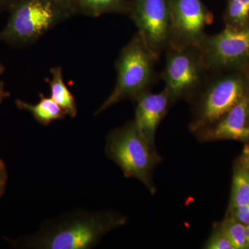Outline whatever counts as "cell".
<instances>
[{"instance_id": "obj_5", "label": "cell", "mask_w": 249, "mask_h": 249, "mask_svg": "<svg viewBox=\"0 0 249 249\" xmlns=\"http://www.w3.org/2000/svg\"><path fill=\"white\" fill-rule=\"evenodd\" d=\"M0 41L11 45L31 43L58 24L68 14L49 0H14Z\"/></svg>"}, {"instance_id": "obj_10", "label": "cell", "mask_w": 249, "mask_h": 249, "mask_svg": "<svg viewBox=\"0 0 249 249\" xmlns=\"http://www.w3.org/2000/svg\"><path fill=\"white\" fill-rule=\"evenodd\" d=\"M249 90L227 114L196 134L201 142L235 140L249 142Z\"/></svg>"}, {"instance_id": "obj_20", "label": "cell", "mask_w": 249, "mask_h": 249, "mask_svg": "<svg viewBox=\"0 0 249 249\" xmlns=\"http://www.w3.org/2000/svg\"><path fill=\"white\" fill-rule=\"evenodd\" d=\"M8 180V173L6 164L0 159V198L4 194L6 191V183Z\"/></svg>"}, {"instance_id": "obj_11", "label": "cell", "mask_w": 249, "mask_h": 249, "mask_svg": "<svg viewBox=\"0 0 249 249\" xmlns=\"http://www.w3.org/2000/svg\"><path fill=\"white\" fill-rule=\"evenodd\" d=\"M136 101L134 124L147 142L156 146L157 128L173 103L164 89L157 93L147 91Z\"/></svg>"}, {"instance_id": "obj_6", "label": "cell", "mask_w": 249, "mask_h": 249, "mask_svg": "<svg viewBox=\"0 0 249 249\" xmlns=\"http://www.w3.org/2000/svg\"><path fill=\"white\" fill-rule=\"evenodd\" d=\"M162 78L164 90L173 104L178 100L190 101L204 85L209 72L200 50L196 46L170 47Z\"/></svg>"}, {"instance_id": "obj_25", "label": "cell", "mask_w": 249, "mask_h": 249, "mask_svg": "<svg viewBox=\"0 0 249 249\" xmlns=\"http://www.w3.org/2000/svg\"><path fill=\"white\" fill-rule=\"evenodd\" d=\"M246 237H247V249H249V224L246 228Z\"/></svg>"}, {"instance_id": "obj_18", "label": "cell", "mask_w": 249, "mask_h": 249, "mask_svg": "<svg viewBox=\"0 0 249 249\" xmlns=\"http://www.w3.org/2000/svg\"><path fill=\"white\" fill-rule=\"evenodd\" d=\"M203 248L205 249H234L225 232L221 227L220 223H216L212 232L205 242Z\"/></svg>"}, {"instance_id": "obj_17", "label": "cell", "mask_w": 249, "mask_h": 249, "mask_svg": "<svg viewBox=\"0 0 249 249\" xmlns=\"http://www.w3.org/2000/svg\"><path fill=\"white\" fill-rule=\"evenodd\" d=\"M219 223L231 243L233 246L234 249H247L246 237L247 226L227 215Z\"/></svg>"}, {"instance_id": "obj_4", "label": "cell", "mask_w": 249, "mask_h": 249, "mask_svg": "<svg viewBox=\"0 0 249 249\" xmlns=\"http://www.w3.org/2000/svg\"><path fill=\"white\" fill-rule=\"evenodd\" d=\"M157 60L137 33L121 51L116 63L117 78L115 87L95 115L123 100L136 101L144 93L150 91L155 81Z\"/></svg>"}, {"instance_id": "obj_27", "label": "cell", "mask_w": 249, "mask_h": 249, "mask_svg": "<svg viewBox=\"0 0 249 249\" xmlns=\"http://www.w3.org/2000/svg\"><path fill=\"white\" fill-rule=\"evenodd\" d=\"M248 122L249 124V115H248Z\"/></svg>"}, {"instance_id": "obj_7", "label": "cell", "mask_w": 249, "mask_h": 249, "mask_svg": "<svg viewBox=\"0 0 249 249\" xmlns=\"http://www.w3.org/2000/svg\"><path fill=\"white\" fill-rule=\"evenodd\" d=\"M209 72L249 65V22L225 25L221 32L205 36L197 46Z\"/></svg>"}, {"instance_id": "obj_1", "label": "cell", "mask_w": 249, "mask_h": 249, "mask_svg": "<svg viewBox=\"0 0 249 249\" xmlns=\"http://www.w3.org/2000/svg\"><path fill=\"white\" fill-rule=\"evenodd\" d=\"M126 222L127 218L116 211L76 210L47 221L36 234L22 241V245L38 249H91Z\"/></svg>"}, {"instance_id": "obj_3", "label": "cell", "mask_w": 249, "mask_h": 249, "mask_svg": "<svg viewBox=\"0 0 249 249\" xmlns=\"http://www.w3.org/2000/svg\"><path fill=\"white\" fill-rule=\"evenodd\" d=\"M106 153L119 165L125 178H137L152 195L155 194L157 188L152 177L156 167L161 163V157L134 121L111 131L107 138Z\"/></svg>"}, {"instance_id": "obj_24", "label": "cell", "mask_w": 249, "mask_h": 249, "mask_svg": "<svg viewBox=\"0 0 249 249\" xmlns=\"http://www.w3.org/2000/svg\"><path fill=\"white\" fill-rule=\"evenodd\" d=\"M14 0H0V11L9 9L14 3Z\"/></svg>"}, {"instance_id": "obj_21", "label": "cell", "mask_w": 249, "mask_h": 249, "mask_svg": "<svg viewBox=\"0 0 249 249\" xmlns=\"http://www.w3.org/2000/svg\"><path fill=\"white\" fill-rule=\"evenodd\" d=\"M54 4H56L58 7L63 10L67 14H70L74 7V1L73 0H49Z\"/></svg>"}, {"instance_id": "obj_12", "label": "cell", "mask_w": 249, "mask_h": 249, "mask_svg": "<svg viewBox=\"0 0 249 249\" xmlns=\"http://www.w3.org/2000/svg\"><path fill=\"white\" fill-rule=\"evenodd\" d=\"M40 100L37 104L32 105L21 100H16V104L18 109L29 111L39 124L44 126L51 123L61 120L67 115L65 111L51 97H46L40 93Z\"/></svg>"}, {"instance_id": "obj_13", "label": "cell", "mask_w": 249, "mask_h": 249, "mask_svg": "<svg viewBox=\"0 0 249 249\" xmlns=\"http://www.w3.org/2000/svg\"><path fill=\"white\" fill-rule=\"evenodd\" d=\"M50 71L52 77L48 80V83L50 86L51 98L65 111L67 115L76 117L78 113L76 101L64 82L62 67H53Z\"/></svg>"}, {"instance_id": "obj_16", "label": "cell", "mask_w": 249, "mask_h": 249, "mask_svg": "<svg viewBox=\"0 0 249 249\" xmlns=\"http://www.w3.org/2000/svg\"><path fill=\"white\" fill-rule=\"evenodd\" d=\"M224 25L242 27L249 22V0H227Z\"/></svg>"}, {"instance_id": "obj_8", "label": "cell", "mask_w": 249, "mask_h": 249, "mask_svg": "<svg viewBox=\"0 0 249 249\" xmlns=\"http://www.w3.org/2000/svg\"><path fill=\"white\" fill-rule=\"evenodd\" d=\"M129 14L145 45L158 59L171 43L170 0H133Z\"/></svg>"}, {"instance_id": "obj_22", "label": "cell", "mask_w": 249, "mask_h": 249, "mask_svg": "<svg viewBox=\"0 0 249 249\" xmlns=\"http://www.w3.org/2000/svg\"><path fill=\"white\" fill-rule=\"evenodd\" d=\"M237 160L249 170V142H246L245 147L242 150L240 157L237 159Z\"/></svg>"}, {"instance_id": "obj_14", "label": "cell", "mask_w": 249, "mask_h": 249, "mask_svg": "<svg viewBox=\"0 0 249 249\" xmlns=\"http://www.w3.org/2000/svg\"><path fill=\"white\" fill-rule=\"evenodd\" d=\"M80 11L88 16L98 17L101 15L116 13L129 14L130 4L125 0H73Z\"/></svg>"}, {"instance_id": "obj_19", "label": "cell", "mask_w": 249, "mask_h": 249, "mask_svg": "<svg viewBox=\"0 0 249 249\" xmlns=\"http://www.w3.org/2000/svg\"><path fill=\"white\" fill-rule=\"evenodd\" d=\"M226 215L230 216L236 220L242 223L245 225L249 224V204L242 205L232 208L231 209L227 210Z\"/></svg>"}, {"instance_id": "obj_15", "label": "cell", "mask_w": 249, "mask_h": 249, "mask_svg": "<svg viewBox=\"0 0 249 249\" xmlns=\"http://www.w3.org/2000/svg\"><path fill=\"white\" fill-rule=\"evenodd\" d=\"M249 204V170L236 160L232 173L231 192L228 209Z\"/></svg>"}, {"instance_id": "obj_9", "label": "cell", "mask_w": 249, "mask_h": 249, "mask_svg": "<svg viewBox=\"0 0 249 249\" xmlns=\"http://www.w3.org/2000/svg\"><path fill=\"white\" fill-rule=\"evenodd\" d=\"M170 47H197L206 36L205 29L213 22V15L202 0H170Z\"/></svg>"}, {"instance_id": "obj_26", "label": "cell", "mask_w": 249, "mask_h": 249, "mask_svg": "<svg viewBox=\"0 0 249 249\" xmlns=\"http://www.w3.org/2000/svg\"><path fill=\"white\" fill-rule=\"evenodd\" d=\"M5 71V67L4 65H2V64L0 62V75L1 74V73H3Z\"/></svg>"}, {"instance_id": "obj_23", "label": "cell", "mask_w": 249, "mask_h": 249, "mask_svg": "<svg viewBox=\"0 0 249 249\" xmlns=\"http://www.w3.org/2000/svg\"><path fill=\"white\" fill-rule=\"evenodd\" d=\"M11 95L9 91H6L4 89V83L1 82L0 83V104L3 102L4 99L9 98Z\"/></svg>"}, {"instance_id": "obj_2", "label": "cell", "mask_w": 249, "mask_h": 249, "mask_svg": "<svg viewBox=\"0 0 249 249\" xmlns=\"http://www.w3.org/2000/svg\"><path fill=\"white\" fill-rule=\"evenodd\" d=\"M249 90V65L209 72L204 85L189 101L191 132L196 134L214 122Z\"/></svg>"}]
</instances>
